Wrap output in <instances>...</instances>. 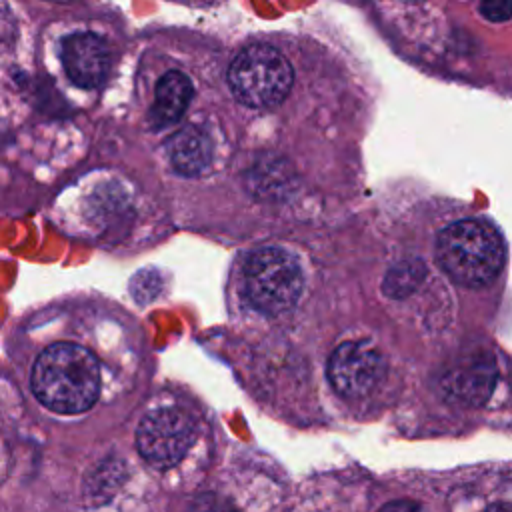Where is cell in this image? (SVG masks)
Wrapping results in <instances>:
<instances>
[{
	"instance_id": "cell-2",
	"label": "cell",
	"mask_w": 512,
	"mask_h": 512,
	"mask_svg": "<svg viewBox=\"0 0 512 512\" xmlns=\"http://www.w3.org/2000/svg\"><path fill=\"white\" fill-rule=\"evenodd\" d=\"M442 268L464 286L488 284L502 268L504 242L484 220H460L446 226L436 242Z\"/></svg>"
},
{
	"instance_id": "cell-10",
	"label": "cell",
	"mask_w": 512,
	"mask_h": 512,
	"mask_svg": "<svg viewBox=\"0 0 512 512\" xmlns=\"http://www.w3.org/2000/svg\"><path fill=\"white\" fill-rule=\"evenodd\" d=\"M168 154L176 172L184 176L200 174L210 162V146L208 140L194 128L180 130L168 142Z\"/></svg>"
},
{
	"instance_id": "cell-1",
	"label": "cell",
	"mask_w": 512,
	"mask_h": 512,
	"mask_svg": "<svg viewBox=\"0 0 512 512\" xmlns=\"http://www.w3.org/2000/svg\"><path fill=\"white\" fill-rule=\"evenodd\" d=\"M98 390V362L78 344H52L34 362L32 392L54 412H84L96 402Z\"/></svg>"
},
{
	"instance_id": "cell-17",
	"label": "cell",
	"mask_w": 512,
	"mask_h": 512,
	"mask_svg": "<svg viewBox=\"0 0 512 512\" xmlns=\"http://www.w3.org/2000/svg\"><path fill=\"white\" fill-rule=\"evenodd\" d=\"M52 2H72V0H52Z\"/></svg>"
},
{
	"instance_id": "cell-4",
	"label": "cell",
	"mask_w": 512,
	"mask_h": 512,
	"mask_svg": "<svg viewBox=\"0 0 512 512\" xmlns=\"http://www.w3.org/2000/svg\"><path fill=\"white\" fill-rule=\"evenodd\" d=\"M244 278L252 304L268 314L288 310L302 290L298 264L280 248H262L254 252L246 264Z\"/></svg>"
},
{
	"instance_id": "cell-6",
	"label": "cell",
	"mask_w": 512,
	"mask_h": 512,
	"mask_svg": "<svg viewBox=\"0 0 512 512\" xmlns=\"http://www.w3.org/2000/svg\"><path fill=\"white\" fill-rule=\"evenodd\" d=\"M384 362L368 342H346L338 346L328 362V378L344 398L368 394L382 378Z\"/></svg>"
},
{
	"instance_id": "cell-14",
	"label": "cell",
	"mask_w": 512,
	"mask_h": 512,
	"mask_svg": "<svg viewBox=\"0 0 512 512\" xmlns=\"http://www.w3.org/2000/svg\"><path fill=\"white\" fill-rule=\"evenodd\" d=\"M380 512H422V510H420V506H416L414 502L400 500V502H390V504H386Z\"/></svg>"
},
{
	"instance_id": "cell-5",
	"label": "cell",
	"mask_w": 512,
	"mask_h": 512,
	"mask_svg": "<svg viewBox=\"0 0 512 512\" xmlns=\"http://www.w3.org/2000/svg\"><path fill=\"white\" fill-rule=\"evenodd\" d=\"M194 442V422L178 408H158L144 416L136 432L140 454L154 466L176 464Z\"/></svg>"
},
{
	"instance_id": "cell-15",
	"label": "cell",
	"mask_w": 512,
	"mask_h": 512,
	"mask_svg": "<svg viewBox=\"0 0 512 512\" xmlns=\"http://www.w3.org/2000/svg\"><path fill=\"white\" fill-rule=\"evenodd\" d=\"M196 512H228V508L222 502H212V498H206L204 504H196Z\"/></svg>"
},
{
	"instance_id": "cell-3",
	"label": "cell",
	"mask_w": 512,
	"mask_h": 512,
	"mask_svg": "<svg viewBox=\"0 0 512 512\" xmlns=\"http://www.w3.org/2000/svg\"><path fill=\"white\" fill-rule=\"evenodd\" d=\"M292 80V66L284 54L270 44L244 48L228 70L232 94L240 104L254 110L278 106L288 96Z\"/></svg>"
},
{
	"instance_id": "cell-7",
	"label": "cell",
	"mask_w": 512,
	"mask_h": 512,
	"mask_svg": "<svg viewBox=\"0 0 512 512\" xmlns=\"http://www.w3.org/2000/svg\"><path fill=\"white\" fill-rule=\"evenodd\" d=\"M62 64L66 76L76 86L96 88L108 74L110 50L106 42L96 34H70L62 42Z\"/></svg>"
},
{
	"instance_id": "cell-9",
	"label": "cell",
	"mask_w": 512,
	"mask_h": 512,
	"mask_svg": "<svg viewBox=\"0 0 512 512\" xmlns=\"http://www.w3.org/2000/svg\"><path fill=\"white\" fill-rule=\"evenodd\" d=\"M192 100V82L178 70L166 72L156 86V100L150 110V124L166 128L176 124Z\"/></svg>"
},
{
	"instance_id": "cell-13",
	"label": "cell",
	"mask_w": 512,
	"mask_h": 512,
	"mask_svg": "<svg viewBox=\"0 0 512 512\" xmlns=\"http://www.w3.org/2000/svg\"><path fill=\"white\" fill-rule=\"evenodd\" d=\"M480 12L490 22H506L512 12V0H480Z\"/></svg>"
},
{
	"instance_id": "cell-11",
	"label": "cell",
	"mask_w": 512,
	"mask_h": 512,
	"mask_svg": "<svg viewBox=\"0 0 512 512\" xmlns=\"http://www.w3.org/2000/svg\"><path fill=\"white\" fill-rule=\"evenodd\" d=\"M422 276H424V264L420 260L400 262L388 272L384 280V290L392 298H404L420 284Z\"/></svg>"
},
{
	"instance_id": "cell-12",
	"label": "cell",
	"mask_w": 512,
	"mask_h": 512,
	"mask_svg": "<svg viewBox=\"0 0 512 512\" xmlns=\"http://www.w3.org/2000/svg\"><path fill=\"white\" fill-rule=\"evenodd\" d=\"M158 286H160V276L152 270H146L134 278L132 290H134L138 302H150L154 298V294H158Z\"/></svg>"
},
{
	"instance_id": "cell-8",
	"label": "cell",
	"mask_w": 512,
	"mask_h": 512,
	"mask_svg": "<svg viewBox=\"0 0 512 512\" xmlns=\"http://www.w3.org/2000/svg\"><path fill=\"white\" fill-rule=\"evenodd\" d=\"M496 382V366L490 358H468L442 378L444 392L462 404H482Z\"/></svg>"
},
{
	"instance_id": "cell-16",
	"label": "cell",
	"mask_w": 512,
	"mask_h": 512,
	"mask_svg": "<svg viewBox=\"0 0 512 512\" xmlns=\"http://www.w3.org/2000/svg\"><path fill=\"white\" fill-rule=\"evenodd\" d=\"M486 512H510V508H508V504H496V506L488 508Z\"/></svg>"
}]
</instances>
